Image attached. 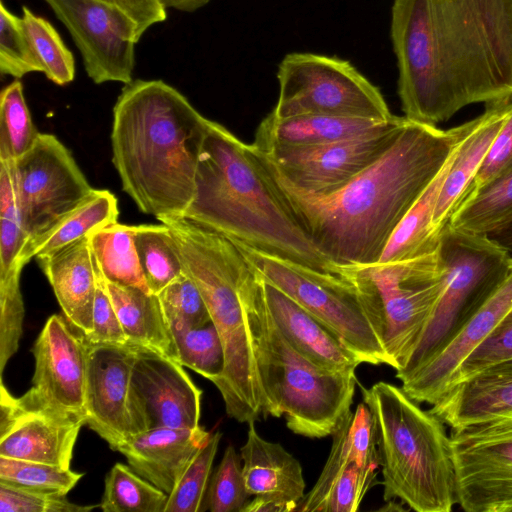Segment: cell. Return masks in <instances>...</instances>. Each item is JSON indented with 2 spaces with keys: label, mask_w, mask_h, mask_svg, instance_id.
Wrapping results in <instances>:
<instances>
[{
  "label": "cell",
  "mask_w": 512,
  "mask_h": 512,
  "mask_svg": "<svg viewBox=\"0 0 512 512\" xmlns=\"http://www.w3.org/2000/svg\"><path fill=\"white\" fill-rule=\"evenodd\" d=\"M486 236L512 258V216Z\"/></svg>",
  "instance_id": "51"
},
{
  "label": "cell",
  "mask_w": 512,
  "mask_h": 512,
  "mask_svg": "<svg viewBox=\"0 0 512 512\" xmlns=\"http://www.w3.org/2000/svg\"><path fill=\"white\" fill-rule=\"evenodd\" d=\"M208 118L162 80H132L113 108L112 161L138 209L158 220L182 217L196 193Z\"/></svg>",
  "instance_id": "3"
},
{
  "label": "cell",
  "mask_w": 512,
  "mask_h": 512,
  "mask_svg": "<svg viewBox=\"0 0 512 512\" xmlns=\"http://www.w3.org/2000/svg\"><path fill=\"white\" fill-rule=\"evenodd\" d=\"M94 267L97 286L93 304V329L90 334L83 336L90 343L129 344L108 293L105 279L95 263Z\"/></svg>",
  "instance_id": "47"
},
{
  "label": "cell",
  "mask_w": 512,
  "mask_h": 512,
  "mask_svg": "<svg viewBox=\"0 0 512 512\" xmlns=\"http://www.w3.org/2000/svg\"><path fill=\"white\" fill-rule=\"evenodd\" d=\"M36 259L67 321L84 336L90 334L97 280L88 237Z\"/></svg>",
  "instance_id": "24"
},
{
  "label": "cell",
  "mask_w": 512,
  "mask_h": 512,
  "mask_svg": "<svg viewBox=\"0 0 512 512\" xmlns=\"http://www.w3.org/2000/svg\"><path fill=\"white\" fill-rule=\"evenodd\" d=\"M99 505H78L66 495L43 493L0 483V512H89Z\"/></svg>",
  "instance_id": "46"
},
{
  "label": "cell",
  "mask_w": 512,
  "mask_h": 512,
  "mask_svg": "<svg viewBox=\"0 0 512 512\" xmlns=\"http://www.w3.org/2000/svg\"><path fill=\"white\" fill-rule=\"evenodd\" d=\"M165 8H173L185 12H193L210 0H160Z\"/></svg>",
  "instance_id": "53"
},
{
  "label": "cell",
  "mask_w": 512,
  "mask_h": 512,
  "mask_svg": "<svg viewBox=\"0 0 512 512\" xmlns=\"http://www.w3.org/2000/svg\"><path fill=\"white\" fill-rule=\"evenodd\" d=\"M510 359H512V311L461 363L451 388L474 379L485 370Z\"/></svg>",
  "instance_id": "45"
},
{
  "label": "cell",
  "mask_w": 512,
  "mask_h": 512,
  "mask_svg": "<svg viewBox=\"0 0 512 512\" xmlns=\"http://www.w3.org/2000/svg\"><path fill=\"white\" fill-rule=\"evenodd\" d=\"M399 119L388 121L321 114L279 118L270 113L259 124L252 145L262 151L314 146L382 132Z\"/></svg>",
  "instance_id": "26"
},
{
  "label": "cell",
  "mask_w": 512,
  "mask_h": 512,
  "mask_svg": "<svg viewBox=\"0 0 512 512\" xmlns=\"http://www.w3.org/2000/svg\"><path fill=\"white\" fill-rule=\"evenodd\" d=\"M406 117L388 129L328 144L274 148L254 147L261 160L294 188L309 194L330 193L376 161L397 138Z\"/></svg>",
  "instance_id": "14"
},
{
  "label": "cell",
  "mask_w": 512,
  "mask_h": 512,
  "mask_svg": "<svg viewBox=\"0 0 512 512\" xmlns=\"http://www.w3.org/2000/svg\"><path fill=\"white\" fill-rule=\"evenodd\" d=\"M168 327L174 342L177 362L212 383L220 377L224 369L225 356L221 338L212 321L199 327Z\"/></svg>",
  "instance_id": "36"
},
{
  "label": "cell",
  "mask_w": 512,
  "mask_h": 512,
  "mask_svg": "<svg viewBox=\"0 0 512 512\" xmlns=\"http://www.w3.org/2000/svg\"><path fill=\"white\" fill-rule=\"evenodd\" d=\"M44 1L69 31L94 83L132 81L141 36L127 15L100 0Z\"/></svg>",
  "instance_id": "15"
},
{
  "label": "cell",
  "mask_w": 512,
  "mask_h": 512,
  "mask_svg": "<svg viewBox=\"0 0 512 512\" xmlns=\"http://www.w3.org/2000/svg\"><path fill=\"white\" fill-rule=\"evenodd\" d=\"M29 238L20 219L0 217V272L24 265L19 256Z\"/></svg>",
  "instance_id": "49"
},
{
  "label": "cell",
  "mask_w": 512,
  "mask_h": 512,
  "mask_svg": "<svg viewBox=\"0 0 512 512\" xmlns=\"http://www.w3.org/2000/svg\"><path fill=\"white\" fill-rule=\"evenodd\" d=\"M203 427H158L131 435L117 451L140 476L168 495L210 436Z\"/></svg>",
  "instance_id": "23"
},
{
  "label": "cell",
  "mask_w": 512,
  "mask_h": 512,
  "mask_svg": "<svg viewBox=\"0 0 512 512\" xmlns=\"http://www.w3.org/2000/svg\"><path fill=\"white\" fill-rule=\"evenodd\" d=\"M233 243L254 271L329 327L362 363L390 366L356 291L341 275Z\"/></svg>",
  "instance_id": "10"
},
{
  "label": "cell",
  "mask_w": 512,
  "mask_h": 512,
  "mask_svg": "<svg viewBox=\"0 0 512 512\" xmlns=\"http://www.w3.org/2000/svg\"><path fill=\"white\" fill-rule=\"evenodd\" d=\"M266 418L284 415L287 428L312 439L332 436L351 411L356 370L321 368L298 353L279 331L252 269L242 286Z\"/></svg>",
  "instance_id": "7"
},
{
  "label": "cell",
  "mask_w": 512,
  "mask_h": 512,
  "mask_svg": "<svg viewBox=\"0 0 512 512\" xmlns=\"http://www.w3.org/2000/svg\"><path fill=\"white\" fill-rule=\"evenodd\" d=\"M390 34L407 119L512 99V0H394Z\"/></svg>",
  "instance_id": "1"
},
{
  "label": "cell",
  "mask_w": 512,
  "mask_h": 512,
  "mask_svg": "<svg viewBox=\"0 0 512 512\" xmlns=\"http://www.w3.org/2000/svg\"><path fill=\"white\" fill-rule=\"evenodd\" d=\"M512 311V268L494 291L469 315L452 337L424 364L401 381L418 403L435 404L451 388L465 358Z\"/></svg>",
  "instance_id": "19"
},
{
  "label": "cell",
  "mask_w": 512,
  "mask_h": 512,
  "mask_svg": "<svg viewBox=\"0 0 512 512\" xmlns=\"http://www.w3.org/2000/svg\"><path fill=\"white\" fill-rule=\"evenodd\" d=\"M510 169H512V110L491 144L468 193L491 182Z\"/></svg>",
  "instance_id": "48"
},
{
  "label": "cell",
  "mask_w": 512,
  "mask_h": 512,
  "mask_svg": "<svg viewBox=\"0 0 512 512\" xmlns=\"http://www.w3.org/2000/svg\"><path fill=\"white\" fill-rule=\"evenodd\" d=\"M258 276L273 321L298 353L324 369L356 370L362 362L329 327L259 274Z\"/></svg>",
  "instance_id": "22"
},
{
  "label": "cell",
  "mask_w": 512,
  "mask_h": 512,
  "mask_svg": "<svg viewBox=\"0 0 512 512\" xmlns=\"http://www.w3.org/2000/svg\"><path fill=\"white\" fill-rule=\"evenodd\" d=\"M118 201L105 189L92 191L71 211L41 234L25 244L19 261L24 265L32 257L50 254L63 246L87 236L94 229L117 222Z\"/></svg>",
  "instance_id": "29"
},
{
  "label": "cell",
  "mask_w": 512,
  "mask_h": 512,
  "mask_svg": "<svg viewBox=\"0 0 512 512\" xmlns=\"http://www.w3.org/2000/svg\"><path fill=\"white\" fill-rule=\"evenodd\" d=\"M438 253L443 266L442 291L415 348L396 371L400 381L452 337L512 268V258L486 235L459 232L448 225L441 232Z\"/></svg>",
  "instance_id": "9"
},
{
  "label": "cell",
  "mask_w": 512,
  "mask_h": 512,
  "mask_svg": "<svg viewBox=\"0 0 512 512\" xmlns=\"http://www.w3.org/2000/svg\"><path fill=\"white\" fill-rule=\"evenodd\" d=\"M450 428L512 412V380L474 378L452 387L428 409Z\"/></svg>",
  "instance_id": "30"
},
{
  "label": "cell",
  "mask_w": 512,
  "mask_h": 512,
  "mask_svg": "<svg viewBox=\"0 0 512 512\" xmlns=\"http://www.w3.org/2000/svg\"><path fill=\"white\" fill-rule=\"evenodd\" d=\"M195 181V197L182 217L233 242L340 275V267L314 246L297 223L252 144L210 119Z\"/></svg>",
  "instance_id": "4"
},
{
  "label": "cell",
  "mask_w": 512,
  "mask_h": 512,
  "mask_svg": "<svg viewBox=\"0 0 512 512\" xmlns=\"http://www.w3.org/2000/svg\"><path fill=\"white\" fill-rule=\"evenodd\" d=\"M356 291L390 366L402 368L439 299L443 266L435 252L411 259L340 267Z\"/></svg>",
  "instance_id": "8"
},
{
  "label": "cell",
  "mask_w": 512,
  "mask_h": 512,
  "mask_svg": "<svg viewBox=\"0 0 512 512\" xmlns=\"http://www.w3.org/2000/svg\"><path fill=\"white\" fill-rule=\"evenodd\" d=\"M376 425L384 501L416 512H450L457 504L456 471L445 423L394 384H359Z\"/></svg>",
  "instance_id": "6"
},
{
  "label": "cell",
  "mask_w": 512,
  "mask_h": 512,
  "mask_svg": "<svg viewBox=\"0 0 512 512\" xmlns=\"http://www.w3.org/2000/svg\"><path fill=\"white\" fill-rule=\"evenodd\" d=\"M482 118L481 114L447 130L406 118L383 155L341 187L322 195L294 188L259 158L277 193L324 256L339 267L373 264L402 219Z\"/></svg>",
  "instance_id": "2"
},
{
  "label": "cell",
  "mask_w": 512,
  "mask_h": 512,
  "mask_svg": "<svg viewBox=\"0 0 512 512\" xmlns=\"http://www.w3.org/2000/svg\"><path fill=\"white\" fill-rule=\"evenodd\" d=\"M201 397L179 362L133 345L128 397L132 435L158 427H200Z\"/></svg>",
  "instance_id": "16"
},
{
  "label": "cell",
  "mask_w": 512,
  "mask_h": 512,
  "mask_svg": "<svg viewBox=\"0 0 512 512\" xmlns=\"http://www.w3.org/2000/svg\"><path fill=\"white\" fill-rule=\"evenodd\" d=\"M127 15L138 28L140 36L154 24L166 20V8L160 0H100Z\"/></svg>",
  "instance_id": "50"
},
{
  "label": "cell",
  "mask_w": 512,
  "mask_h": 512,
  "mask_svg": "<svg viewBox=\"0 0 512 512\" xmlns=\"http://www.w3.org/2000/svg\"><path fill=\"white\" fill-rule=\"evenodd\" d=\"M0 72L20 79L31 72H42L29 40L24 20L0 2Z\"/></svg>",
  "instance_id": "42"
},
{
  "label": "cell",
  "mask_w": 512,
  "mask_h": 512,
  "mask_svg": "<svg viewBox=\"0 0 512 512\" xmlns=\"http://www.w3.org/2000/svg\"><path fill=\"white\" fill-rule=\"evenodd\" d=\"M22 18L42 73L57 85H66L75 78V60L57 30L45 18L28 7H22Z\"/></svg>",
  "instance_id": "38"
},
{
  "label": "cell",
  "mask_w": 512,
  "mask_h": 512,
  "mask_svg": "<svg viewBox=\"0 0 512 512\" xmlns=\"http://www.w3.org/2000/svg\"><path fill=\"white\" fill-rule=\"evenodd\" d=\"M182 270L198 287L222 341L225 364L213 384L227 415L240 423L266 418L248 315L242 296L251 271L236 245L225 236L184 217L169 218Z\"/></svg>",
  "instance_id": "5"
},
{
  "label": "cell",
  "mask_w": 512,
  "mask_h": 512,
  "mask_svg": "<svg viewBox=\"0 0 512 512\" xmlns=\"http://www.w3.org/2000/svg\"><path fill=\"white\" fill-rule=\"evenodd\" d=\"M512 216V169L469 192L449 223L452 229L487 235Z\"/></svg>",
  "instance_id": "33"
},
{
  "label": "cell",
  "mask_w": 512,
  "mask_h": 512,
  "mask_svg": "<svg viewBox=\"0 0 512 512\" xmlns=\"http://www.w3.org/2000/svg\"><path fill=\"white\" fill-rule=\"evenodd\" d=\"M222 433H211L195 453L173 491L164 512H202Z\"/></svg>",
  "instance_id": "40"
},
{
  "label": "cell",
  "mask_w": 512,
  "mask_h": 512,
  "mask_svg": "<svg viewBox=\"0 0 512 512\" xmlns=\"http://www.w3.org/2000/svg\"><path fill=\"white\" fill-rule=\"evenodd\" d=\"M86 343V425L117 451L132 435L128 397L133 345Z\"/></svg>",
  "instance_id": "20"
},
{
  "label": "cell",
  "mask_w": 512,
  "mask_h": 512,
  "mask_svg": "<svg viewBox=\"0 0 512 512\" xmlns=\"http://www.w3.org/2000/svg\"><path fill=\"white\" fill-rule=\"evenodd\" d=\"M24 265L17 264L0 272V375L8 360L17 352L25 315L20 291V274Z\"/></svg>",
  "instance_id": "43"
},
{
  "label": "cell",
  "mask_w": 512,
  "mask_h": 512,
  "mask_svg": "<svg viewBox=\"0 0 512 512\" xmlns=\"http://www.w3.org/2000/svg\"><path fill=\"white\" fill-rule=\"evenodd\" d=\"M40 132L36 129L19 80L0 94V160L11 161L27 152Z\"/></svg>",
  "instance_id": "37"
},
{
  "label": "cell",
  "mask_w": 512,
  "mask_h": 512,
  "mask_svg": "<svg viewBox=\"0 0 512 512\" xmlns=\"http://www.w3.org/2000/svg\"><path fill=\"white\" fill-rule=\"evenodd\" d=\"M157 296L168 326L199 327L211 321L198 287L184 273Z\"/></svg>",
  "instance_id": "44"
},
{
  "label": "cell",
  "mask_w": 512,
  "mask_h": 512,
  "mask_svg": "<svg viewBox=\"0 0 512 512\" xmlns=\"http://www.w3.org/2000/svg\"><path fill=\"white\" fill-rule=\"evenodd\" d=\"M8 162L20 221L30 238L50 228L93 189L71 152L52 134L39 133L27 152Z\"/></svg>",
  "instance_id": "13"
},
{
  "label": "cell",
  "mask_w": 512,
  "mask_h": 512,
  "mask_svg": "<svg viewBox=\"0 0 512 512\" xmlns=\"http://www.w3.org/2000/svg\"><path fill=\"white\" fill-rule=\"evenodd\" d=\"M457 504L466 512H512V412L451 428Z\"/></svg>",
  "instance_id": "12"
},
{
  "label": "cell",
  "mask_w": 512,
  "mask_h": 512,
  "mask_svg": "<svg viewBox=\"0 0 512 512\" xmlns=\"http://www.w3.org/2000/svg\"><path fill=\"white\" fill-rule=\"evenodd\" d=\"M279 118L321 114L388 121L394 117L378 89L350 62L313 53L287 54L278 66Z\"/></svg>",
  "instance_id": "11"
},
{
  "label": "cell",
  "mask_w": 512,
  "mask_h": 512,
  "mask_svg": "<svg viewBox=\"0 0 512 512\" xmlns=\"http://www.w3.org/2000/svg\"><path fill=\"white\" fill-rule=\"evenodd\" d=\"M86 417L43 403L27 391L14 397L0 382V456L70 467Z\"/></svg>",
  "instance_id": "17"
},
{
  "label": "cell",
  "mask_w": 512,
  "mask_h": 512,
  "mask_svg": "<svg viewBox=\"0 0 512 512\" xmlns=\"http://www.w3.org/2000/svg\"><path fill=\"white\" fill-rule=\"evenodd\" d=\"M249 497L243 478L241 455L230 444L211 474L202 512H240Z\"/></svg>",
  "instance_id": "41"
},
{
  "label": "cell",
  "mask_w": 512,
  "mask_h": 512,
  "mask_svg": "<svg viewBox=\"0 0 512 512\" xmlns=\"http://www.w3.org/2000/svg\"><path fill=\"white\" fill-rule=\"evenodd\" d=\"M332 437L325 465L296 511L356 512L366 493L378 483L377 469L361 467L352 456L345 422Z\"/></svg>",
  "instance_id": "25"
},
{
  "label": "cell",
  "mask_w": 512,
  "mask_h": 512,
  "mask_svg": "<svg viewBox=\"0 0 512 512\" xmlns=\"http://www.w3.org/2000/svg\"><path fill=\"white\" fill-rule=\"evenodd\" d=\"M134 229L116 222L91 231L87 237L92 259L106 281L150 292L139 262Z\"/></svg>",
  "instance_id": "32"
},
{
  "label": "cell",
  "mask_w": 512,
  "mask_h": 512,
  "mask_svg": "<svg viewBox=\"0 0 512 512\" xmlns=\"http://www.w3.org/2000/svg\"><path fill=\"white\" fill-rule=\"evenodd\" d=\"M512 110V99L488 104L477 128L457 147L443 181L433 216L441 234L454 211L468 193L491 144Z\"/></svg>",
  "instance_id": "27"
},
{
  "label": "cell",
  "mask_w": 512,
  "mask_h": 512,
  "mask_svg": "<svg viewBox=\"0 0 512 512\" xmlns=\"http://www.w3.org/2000/svg\"><path fill=\"white\" fill-rule=\"evenodd\" d=\"M168 496L129 464L116 463L105 477L99 507L104 512H164Z\"/></svg>",
  "instance_id": "35"
},
{
  "label": "cell",
  "mask_w": 512,
  "mask_h": 512,
  "mask_svg": "<svg viewBox=\"0 0 512 512\" xmlns=\"http://www.w3.org/2000/svg\"><path fill=\"white\" fill-rule=\"evenodd\" d=\"M83 475L70 467L0 456V483L20 489L67 495Z\"/></svg>",
  "instance_id": "39"
},
{
  "label": "cell",
  "mask_w": 512,
  "mask_h": 512,
  "mask_svg": "<svg viewBox=\"0 0 512 512\" xmlns=\"http://www.w3.org/2000/svg\"><path fill=\"white\" fill-rule=\"evenodd\" d=\"M105 284L128 343L175 360L174 342L158 296L134 286L106 280Z\"/></svg>",
  "instance_id": "28"
},
{
  "label": "cell",
  "mask_w": 512,
  "mask_h": 512,
  "mask_svg": "<svg viewBox=\"0 0 512 512\" xmlns=\"http://www.w3.org/2000/svg\"><path fill=\"white\" fill-rule=\"evenodd\" d=\"M67 319L50 316L32 352L35 371L27 392L39 401L86 417L87 343Z\"/></svg>",
  "instance_id": "18"
},
{
  "label": "cell",
  "mask_w": 512,
  "mask_h": 512,
  "mask_svg": "<svg viewBox=\"0 0 512 512\" xmlns=\"http://www.w3.org/2000/svg\"><path fill=\"white\" fill-rule=\"evenodd\" d=\"M454 153L395 229L378 262L411 259L438 249L441 234L434 229L433 216Z\"/></svg>",
  "instance_id": "31"
},
{
  "label": "cell",
  "mask_w": 512,
  "mask_h": 512,
  "mask_svg": "<svg viewBox=\"0 0 512 512\" xmlns=\"http://www.w3.org/2000/svg\"><path fill=\"white\" fill-rule=\"evenodd\" d=\"M134 239L148 288L157 295L183 274L171 231L163 223L137 225Z\"/></svg>",
  "instance_id": "34"
},
{
  "label": "cell",
  "mask_w": 512,
  "mask_h": 512,
  "mask_svg": "<svg viewBox=\"0 0 512 512\" xmlns=\"http://www.w3.org/2000/svg\"><path fill=\"white\" fill-rule=\"evenodd\" d=\"M475 378L488 381L512 380V359L485 370Z\"/></svg>",
  "instance_id": "52"
},
{
  "label": "cell",
  "mask_w": 512,
  "mask_h": 512,
  "mask_svg": "<svg viewBox=\"0 0 512 512\" xmlns=\"http://www.w3.org/2000/svg\"><path fill=\"white\" fill-rule=\"evenodd\" d=\"M254 423L240 449L245 487L254 498L240 512L296 511L305 496L302 466L280 443L260 436Z\"/></svg>",
  "instance_id": "21"
}]
</instances>
